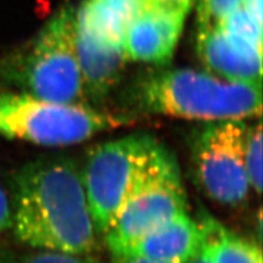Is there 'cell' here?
<instances>
[{"label":"cell","instance_id":"1","mask_svg":"<svg viewBox=\"0 0 263 263\" xmlns=\"http://www.w3.org/2000/svg\"><path fill=\"white\" fill-rule=\"evenodd\" d=\"M11 227L20 241L44 251L88 255L98 230L81 171L68 157L31 161L14 179Z\"/></svg>","mask_w":263,"mask_h":263},{"label":"cell","instance_id":"2","mask_svg":"<svg viewBox=\"0 0 263 263\" xmlns=\"http://www.w3.org/2000/svg\"><path fill=\"white\" fill-rule=\"evenodd\" d=\"M128 101L137 112L218 122L261 117L262 85L232 83L190 68L159 70L132 84Z\"/></svg>","mask_w":263,"mask_h":263},{"label":"cell","instance_id":"3","mask_svg":"<svg viewBox=\"0 0 263 263\" xmlns=\"http://www.w3.org/2000/svg\"><path fill=\"white\" fill-rule=\"evenodd\" d=\"M188 212L186 194L176 156L157 141L136 184L115 217L105 239L112 256Z\"/></svg>","mask_w":263,"mask_h":263},{"label":"cell","instance_id":"4","mask_svg":"<svg viewBox=\"0 0 263 263\" xmlns=\"http://www.w3.org/2000/svg\"><path fill=\"white\" fill-rule=\"evenodd\" d=\"M128 123V118L85 104H62L21 93L0 94V134L35 145L80 144L101 132Z\"/></svg>","mask_w":263,"mask_h":263},{"label":"cell","instance_id":"5","mask_svg":"<svg viewBox=\"0 0 263 263\" xmlns=\"http://www.w3.org/2000/svg\"><path fill=\"white\" fill-rule=\"evenodd\" d=\"M74 12L61 6L18 59L14 80L24 93L62 104H84L74 43Z\"/></svg>","mask_w":263,"mask_h":263},{"label":"cell","instance_id":"6","mask_svg":"<svg viewBox=\"0 0 263 263\" xmlns=\"http://www.w3.org/2000/svg\"><path fill=\"white\" fill-rule=\"evenodd\" d=\"M156 143L147 134H132L99 144L88 153L81 174L99 234L112 224Z\"/></svg>","mask_w":263,"mask_h":263},{"label":"cell","instance_id":"7","mask_svg":"<svg viewBox=\"0 0 263 263\" xmlns=\"http://www.w3.org/2000/svg\"><path fill=\"white\" fill-rule=\"evenodd\" d=\"M246 130L244 120L218 121L206 123L194 138L192 149L197 182L207 196L222 205L234 207L248 199Z\"/></svg>","mask_w":263,"mask_h":263},{"label":"cell","instance_id":"8","mask_svg":"<svg viewBox=\"0 0 263 263\" xmlns=\"http://www.w3.org/2000/svg\"><path fill=\"white\" fill-rule=\"evenodd\" d=\"M188 12L151 3L130 25L124 38L128 61L164 66L172 60Z\"/></svg>","mask_w":263,"mask_h":263},{"label":"cell","instance_id":"9","mask_svg":"<svg viewBox=\"0 0 263 263\" xmlns=\"http://www.w3.org/2000/svg\"><path fill=\"white\" fill-rule=\"evenodd\" d=\"M196 52L209 73L232 83L262 85V50L221 26L197 28Z\"/></svg>","mask_w":263,"mask_h":263},{"label":"cell","instance_id":"10","mask_svg":"<svg viewBox=\"0 0 263 263\" xmlns=\"http://www.w3.org/2000/svg\"><path fill=\"white\" fill-rule=\"evenodd\" d=\"M74 43L85 100H104L122 81L127 66L123 47L111 44L76 16Z\"/></svg>","mask_w":263,"mask_h":263},{"label":"cell","instance_id":"11","mask_svg":"<svg viewBox=\"0 0 263 263\" xmlns=\"http://www.w3.org/2000/svg\"><path fill=\"white\" fill-rule=\"evenodd\" d=\"M202 244L200 223L183 212L115 256H133L160 263H189Z\"/></svg>","mask_w":263,"mask_h":263},{"label":"cell","instance_id":"12","mask_svg":"<svg viewBox=\"0 0 263 263\" xmlns=\"http://www.w3.org/2000/svg\"><path fill=\"white\" fill-rule=\"evenodd\" d=\"M147 5L149 0H84L76 16L105 41L123 47L130 25Z\"/></svg>","mask_w":263,"mask_h":263},{"label":"cell","instance_id":"13","mask_svg":"<svg viewBox=\"0 0 263 263\" xmlns=\"http://www.w3.org/2000/svg\"><path fill=\"white\" fill-rule=\"evenodd\" d=\"M203 233L202 249L215 263H262L259 244L234 234L209 215L200 219Z\"/></svg>","mask_w":263,"mask_h":263},{"label":"cell","instance_id":"14","mask_svg":"<svg viewBox=\"0 0 263 263\" xmlns=\"http://www.w3.org/2000/svg\"><path fill=\"white\" fill-rule=\"evenodd\" d=\"M262 124L261 121L248 126L244 145V163L250 188L257 195L262 192Z\"/></svg>","mask_w":263,"mask_h":263},{"label":"cell","instance_id":"15","mask_svg":"<svg viewBox=\"0 0 263 263\" xmlns=\"http://www.w3.org/2000/svg\"><path fill=\"white\" fill-rule=\"evenodd\" d=\"M221 27L229 34L242 39L262 50V25H259L241 5H239L222 22Z\"/></svg>","mask_w":263,"mask_h":263},{"label":"cell","instance_id":"16","mask_svg":"<svg viewBox=\"0 0 263 263\" xmlns=\"http://www.w3.org/2000/svg\"><path fill=\"white\" fill-rule=\"evenodd\" d=\"M240 4L241 0H196L197 28L221 26Z\"/></svg>","mask_w":263,"mask_h":263},{"label":"cell","instance_id":"17","mask_svg":"<svg viewBox=\"0 0 263 263\" xmlns=\"http://www.w3.org/2000/svg\"><path fill=\"white\" fill-rule=\"evenodd\" d=\"M0 263H100L87 255H73L65 252L38 250L34 254L8 256L0 258Z\"/></svg>","mask_w":263,"mask_h":263},{"label":"cell","instance_id":"18","mask_svg":"<svg viewBox=\"0 0 263 263\" xmlns=\"http://www.w3.org/2000/svg\"><path fill=\"white\" fill-rule=\"evenodd\" d=\"M12 222V211L8 196L4 189L0 185V234L4 233L11 227Z\"/></svg>","mask_w":263,"mask_h":263},{"label":"cell","instance_id":"19","mask_svg":"<svg viewBox=\"0 0 263 263\" xmlns=\"http://www.w3.org/2000/svg\"><path fill=\"white\" fill-rule=\"evenodd\" d=\"M259 25H262V0H241V4Z\"/></svg>","mask_w":263,"mask_h":263},{"label":"cell","instance_id":"20","mask_svg":"<svg viewBox=\"0 0 263 263\" xmlns=\"http://www.w3.org/2000/svg\"><path fill=\"white\" fill-rule=\"evenodd\" d=\"M150 2L155 3V4L171 6V8L183 10V11L188 12V14L194 4V0H150Z\"/></svg>","mask_w":263,"mask_h":263},{"label":"cell","instance_id":"21","mask_svg":"<svg viewBox=\"0 0 263 263\" xmlns=\"http://www.w3.org/2000/svg\"><path fill=\"white\" fill-rule=\"evenodd\" d=\"M114 263H160L133 256H114Z\"/></svg>","mask_w":263,"mask_h":263},{"label":"cell","instance_id":"22","mask_svg":"<svg viewBox=\"0 0 263 263\" xmlns=\"http://www.w3.org/2000/svg\"><path fill=\"white\" fill-rule=\"evenodd\" d=\"M189 263H215V261L206 254V251L201 248L200 252Z\"/></svg>","mask_w":263,"mask_h":263}]
</instances>
